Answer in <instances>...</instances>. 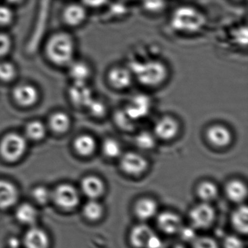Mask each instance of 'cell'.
<instances>
[{
  "instance_id": "41",
  "label": "cell",
  "mask_w": 248,
  "mask_h": 248,
  "mask_svg": "<svg viewBox=\"0 0 248 248\" xmlns=\"http://www.w3.org/2000/svg\"><path fill=\"white\" fill-rule=\"evenodd\" d=\"M109 0H80L87 9H99L107 4Z\"/></svg>"
},
{
  "instance_id": "40",
  "label": "cell",
  "mask_w": 248,
  "mask_h": 248,
  "mask_svg": "<svg viewBox=\"0 0 248 248\" xmlns=\"http://www.w3.org/2000/svg\"><path fill=\"white\" fill-rule=\"evenodd\" d=\"M234 39L237 44L242 46H246L248 44V29L246 26L237 28V30L234 32Z\"/></svg>"
},
{
  "instance_id": "15",
  "label": "cell",
  "mask_w": 248,
  "mask_h": 248,
  "mask_svg": "<svg viewBox=\"0 0 248 248\" xmlns=\"http://www.w3.org/2000/svg\"><path fill=\"white\" fill-rule=\"evenodd\" d=\"M23 243L26 248H49L50 237L45 230L32 226L25 234Z\"/></svg>"
},
{
  "instance_id": "38",
  "label": "cell",
  "mask_w": 248,
  "mask_h": 248,
  "mask_svg": "<svg viewBox=\"0 0 248 248\" xmlns=\"http://www.w3.org/2000/svg\"><path fill=\"white\" fill-rule=\"evenodd\" d=\"M193 248H219L215 239L210 237H200L195 238Z\"/></svg>"
},
{
  "instance_id": "31",
  "label": "cell",
  "mask_w": 248,
  "mask_h": 248,
  "mask_svg": "<svg viewBox=\"0 0 248 248\" xmlns=\"http://www.w3.org/2000/svg\"><path fill=\"white\" fill-rule=\"evenodd\" d=\"M16 13L13 7L6 3H0V29H7L14 24Z\"/></svg>"
},
{
  "instance_id": "17",
  "label": "cell",
  "mask_w": 248,
  "mask_h": 248,
  "mask_svg": "<svg viewBox=\"0 0 248 248\" xmlns=\"http://www.w3.org/2000/svg\"><path fill=\"white\" fill-rule=\"evenodd\" d=\"M155 234L151 227L146 224H138L131 230L130 242L133 248H147Z\"/></svg>"
},
{
  "instance_id": "2",
  "label": "cell",
  "mask_w": 248,
  "mask_h": 248,
  "mask_svg": "<svg viewBox=\"0 0 248 248\" xmlns=\"http://www.w3.org/2000/svg\"><path fill=\"white\" fill-rule=\"evenodd\" d=\"M170 24L173 30L181 33H198L207 24V17L197 7L182 5L172 13Z\"/></svg>"
},
{
  "instance_id": "1",
  "label": "cell",
  "mask_w": 248,
  "mask_h": 248,
  "mask_svg": "<svg viewBox=\"0 0 248 248\" xmlns=\"http://www.w3.org/2000/svg\"><path fill=\"white\" fill-rule=\"evenodd\" d=\"M75 49V40L66 31L54 32L45 44L47 56L58 65H69L74 59Z\"/></svg>"
},
{
  "instance_id": "27",
  "label": "cell",
  "mask_w": 248,
  "mask_h": 248,
  "mask_svg": "<svg viewBox=\"0 0 248 248\" xmlns=\"http://www.w3.org/2000/svg\"><path fill=\"white\" fill-rule=\"evenodd\" d=\"M83 214L86 219L96 222L103 218L104 209L97 200H90L83 207Z\"/></svg>"
},
{
  "instance_id": "29",
  "label": "cell",
  "mask_w": 248,
  "mask_h": 248,
  "mask_svg": "<svg viewBox=\"0 0 248 248\" xmlns=\"http://www.w3.org/2000/svg\"><path fill=\"white\" fill-rule=\"evenodd\" d=\"M102 153L107 158H119L122 155V148L120 143L115 138L108 137L103 140L101 145Z\"/></svg>"
},
{
  "instance_id": "43",
  "label": "cell",
  "mask_w": 248,
  "mask_h": 248,
  "mask_svg": "<svg viewBox=\"0 0 248 248\" xmlns=\"http://www.w3.org/2000/svg\"><path fill=\"white\" fill-rule=\"evenodd\" d=\"M19 244H20V243H19L17 239H10V243H9V246H10V248H18Z\"/></svg>"
},
{
  "instance_id": "16",
  "label": "cell",
  "mask_w": 248,
  "mask_h": 248,
  "mask_svg": "<svg viewBox=\"0 0 248 248\" xmlns=\"http://www.w3.org/2000/svg\"><path fill=\"white\" fill-rule=\"evenodd\" d=\"M13 97L16 103L20 106L29 107L37 102L39 93L36 87L31 84H20L14 89Z\"/></svg>"
},
{
  "instance_id": "30",
  "label": "cell",
  "mask_w": 248,
  "mask_h": 248,
  "mask_svg": "<svg viewBox=\"0 0 248 248\" xmlns=\"http://www.w3.org/2000/svg\"><path fill=\"white\" fill-rule=\"evenodd\" d=\"M25 133L30 140L39 141L45 137L46 127L39 121H32L26 125Z\"/></svg>"
},
{
  "instance_id": "6",
  "label": "cell",
  "mask_w": 248,
  "mask_h": 248,
  "mask_svg": "<svg viewBox=\"0 0 248 248\" xmlns=\"http://www.w3.org/2000/svg\"><path fill=\"white\" fill-rule=\"evenodd\" d=\"M149 161L144 155L136 152L122 153L119 157V167L125 174L131 176H140L149 169Z\"/></svg>"
},
{
  "instance_id": "37",
  "label": "cell",
  "mask_w": 248,
  "mask_h": 248,
  "mask_svg": "<svg viewBox=\"0 0 248 248\" xmlns=\"http://www.w3.org/2000/svg\"><path fill=\"white\" fill-rule=\"evenodd\" d=\"M90 113L95 117L100 118L106 113V106L101 100L93 98L87 105V107Z\"/></svg>"
},
{
  "instance_id": "5",
  "label": "cell",
  "mask_w": 248,
  "mask_h": 248,
  "mask_svg": "<svg viewBox=\"0 0 248 248\" xmlns=\"http://www.w3.org/2000/svg\"><path fill=\"white\" fill-rule=\"evenodd\" d=\"M88 17V9L81 2L71 1L63 7L61 19L63 24L68 29H77L83 26Z\"/></svg>"
},
{
  "instance_id": "44",
  "label": "cell",
  "mask_w": 248,
  "mask_h": 248,
  "mask_svg": "<svg viewBox=\"0 0 248 248\" xmlns=\"http://www.w3.org/2000/svg\"><path fill=\"white\" fill-rule=\"evenodd\" d=\"M231 1H244V0H231Z\"/></svg>"
},
{
  "instance_id": "3",
  "label": "cell",
  "mask_w": 248,
  "mask_h": 248,
  "mask_svg": "<svg viewBox=\"0 0 248 248\" xmlns=\"http://www.w3.org/2000/svg\"><path fill=\"white\" fill-rule=\"evenodd\" d=\"M130 70L138 82L147 87L161 85L168 74L166 65L158 61H135L131 63Z\"/></svg>"
},
{
  "instance_id": "34",
  "label": "cell",
  "mask_w": 248,
  "mask_h": 248,
  "mask_svg": "<svg viewBox=\"0 0 248 248\" xmlns=\"http://www.w3.org/2000/svg\"><path fill=\"white\" fill-rule=\"evenodd\" d=\"M143 8L147 13L157 14L162 13L166 7L165 0H142Z\"/></svg>"
},
{
  "instance_id": "7",
  "label": "cell",
  "mask_w": 248,
  "mask_h": 248,
  "mask_svg": "<svg viewBox=\"0 0 248 248\" xmlns=\"http://www.w3.org/2000/svg\"><path fill=\"white\" fill-rule=\"evenodd\" d=\"M51 198L58 208L66 211L75 209L80 201L78 191L68 184H62L57 186L52 192Z\"/></svg>"
},
{
  "instance_id": "25",
  "label": "cell",
  "mask_w": 248,
  "mask_h": 248,
  "mask_svg": "<svg viewBox=\"0 0 248 248\" xmlns=\"http://www.w3.org/2000/svg\"><path fill=\"white\" fill-rule=\"evenodd\" d=\"M197 193L203 202H210L216 199L219 191L218 186L214 182L205 180L199 184L197 188Z\"/></svg>"
},
{
  "instance_id": "42",
  "label": "cell",
  "mask_w": 248,
  "mask_h": 248,
  "mask_svg": "<svg viewBox=\"0 0 248 248\" xmlns=\"http://www.w3.org/2000/svg\"><path fill=\"white\" fill-rule=\"evenodd\" d=\"M4 3L8 4L9 5L13 6H20L23 4L26 0H4Z\"/></svg>"
},
{
  "instance_id": "39",
  "label": "cell",
  "mask_w": 248,
  "mask_h": 248,
  "mask_svg": "<svg viewBox=\"0 0 248 248\" xmlns=\"http://www.w3.org/2000/svg\"><path fill=\"white\" fill-rule=\"evenodd\" d=\"M223 248H246L244 242L237 236L230 235L224 239Z\"/></svg>"
},
{
  "instance_id": "21",
  "label": "cell",
  "mask_w": 248,
  "mask_h": 248,
  "mask_svg": "<svg viewBox=\"0 0 248 248\" xmlns=\"http://www.w3.org/2000/svg\"><path fill=\"white\" fill-rule=\"evenodd\" d=\"M69 96L74 104L81 107H87L92 99V92L86 83H74L69 90Z\"/></svg>"
},
{
  "instance_id": "35",
  "label": "cell",
  "mask_w": 248,
  "mask_h": 248,
  "mask_svg": "<svg viewBox=\"0 0 248 248\" xmlns=\"http://www.w3.org/2000/svg\"><path fill=\"white\" fill-rule=\"evenodd\" d=\"M13 46V39L7 32L0 31V61L10 53Z\"/></svg>"
},
{
  "instance_id": "22",
  "label": "cell",
  "mask_w": 248,
  "mask_h": 248,
  "mask_svg": "<svg viewBox=\"0 0 248 248\" xmlns=\"http://www.w3.org/2000/svg\"><path fill=\"white\" fill-rule=\"evenodd\" d=\"M97 147L96 139L90 134L78 136L74 141V148L80 155L89 157L94 154Z\"/></svg>"
},
{
  "instance_id": "14",
  "label": "cell",
  "mask_w": 248,
  "mask_h": 248,
  "mask_svg": "<svg viewBox=\"0 0 248 248\" xmlns=\"http://www.w3.org/2000/svg\"><path fill=\"white\" fill-rule=\"evenodd\" d=\"M157 224L159 229L167 234H177L183 228V222L181 217L170 211L160 214L157 217Z\"/></svg>"
},
{
  "instance_id": "13",
  "label": "cell",
  "mask_w": 248,
  "mask_h": 248,
  "mask_svg": "<svg viewBox=\"0 0 248 248\" xmlns=\"http://www.w3.org/2000/svg\"><path fill=\"white\" fill-rule=\"evenodd\" d=\"M81 190L89 199L97 200L103 196L106 190V185L99 176L89 175L82 180Z\"/></svg>"
},
{
  "instance_id": "23",
  "label": "cell",
  "mask_w": 248,
  "mask_h": 248,
  "mask_svg": "<svg viewBox=\"0 0 248 248\" xmlns=\"http://www.w3.org/2000/svg\"><path fill=\"white\" fill-rule=\"evenodd\" d=\"M16 217L20 224L32 227L37 221L38 213L33 205L23 203L16 209Z\"/></svg>"
},
{
  "instance_id": "28",
  "label": "cell",
  "mask_w": 248,
  "mask_h": 248,
  "mask_svg": "<svg viewBox=\"0 0 248 248\" xmlns=\"http://www.w3.org/2000/svg\"><path fill=\"white\" fill-rule=\"evenodd\" d=\"M49 124L54 132L63 134L69 128L71 119L64 112H56L50 118Z\"/></svg>"
},
{
  "instance_id": "36",
  "label": "cell",
  "mask_w": 248,
  "mask_h": 248,
  "mask_svg": "<svg viewBox=\"0 0 248 248\" xmlns=\"http://www.w3.org/2000/svg\"><path fill=\"white\" fill-rule=\"evenodd\" d=\"M50 191L45 186H38L32 191V198L39 205H45L49 202L51 198Z\"/></svg>"
},
{
  "instance_id": "20",
  "label": "cell",
  "mask_w": 248,
  "mask_h": 248,
  "mask_svg": "<svg viewBox=\"0 0 248 248\" xmlns=\"http://www.w3.org/2000/svg\"><path fill=\"white\" fill-rule=\"evenodd\" d=\"M134 211L137 218L141 221H147L157 214L158 205L152 198H141L135 203Z\"/></svg>"
},
{
  "instance_id": "8",
  "label": "cell",
  "mask_w": 248,
  "mask_h": 248,
  "mask_svg": "<svg viewBox=\"0 0 248 248\" xmlns=\"http://www.w3.org/2000/svg\"><path fill=\"white\" fill-rule=\"evenodd\" d=\"M189 218L195 229L206 230L210 228L215 221V209L209 202H202L191 210Z\"/></svg>"
},
{
  "instance_id": "12",
  "label": "cell",
  "mask_w": 248,
  "mask_h": 248,
  "mask_svg": "<svg viewBox=\"0 0 248 248\" xmlns=\"http://www.w3.org/2000/svg\"><path fill=\"white\" fill-rule=\"evenodd\" d=\"M151 109V100L145 95H137L131 99L125 112L132 121L147 116Z\"/></svg>"
},
{
  "instance_id": "11",
  "label": "cell",
  "mask_w": 248,
  "mask_h": 248,
  "mask_svg": "<svg viewBox=\"0 0 248 248\" xmlns=\"http://www.w3.org/2000/svg\"><path fill=\"white\" fill-rule=\"evenodd\" d=\"M108 82L115 90H124L129 88L132 83V76L130 68L115 67L108 73Z\"/></svg>"
},
{
  "instance_id": "24",
  "label": "cell",
  "mask_w": 248,
  "mask_h": 248,
  "mask_svg": "<svg viewBox=\"0 0 248 248\" xmlns=\"http://www.w3.org/2000/svg\"><path fill=\"white\" fill-rule=\"evenodd\" d=\"M231 224L236 231L240 234H247L248 232V210L246 205H240L231 217Z\"/></svg>"
},
{
  "instance_id": "19",
  "label": "cell",
  "mask_w": 248,
  "mask_h": 248,
  "mask_svg": "<svg viewBox=\"0 0 248 248\" xmlns=\"http://www.w3.org/2000/svg\"><path fill=\"white\" fill-rule=\"evenodd\" d=\"M225 192L227 198L231 202L242 203L248 197L247 185L240 179H231L227 182Z\"/></svg>"
},
{
  "instance_id": "9",
  "label": "cell",
  "mask_w": 248,
  "mask_h": 248,
  "mask_svg": "<svg viewBox=\"0 0 248 248\" xmlns=\"http://www.w3.org/2000/svg\"><path fill=\"white\" fill-rule=\"evenodd\" d=\"M180 131V124L173 116H165L160 118L154 125L153 134L157 140L170 141L177 137Z\"/></svg>"
},
{
  "instance_id": "33",
  "label": "cell",
  "mask_w": 248,
  "mask_h": 248,
  "mask_svg": "<svg viewBox=\"0 0 248 248\" xmlns=\"http://www.w3.org/2000/svg\"><path fill=\"white\" fill-rule=\"evenodd\" d=\"M16 76V66L8 61H0V80L4 82L12 81Z\"/></svg>"
},
{
  "instance_id": "26",
  "label": "cell",
  "mask_w": 248,
  "mask_h": 248,
  "mask_svg": "<svg viewBox=\"0 0 248 248\" xmlns=\"http://www.w3.org/2000/svg\"><path fill=\"white\" fill-rule=\"evenodd\" d=\"M69 65V74L74 83H86L91 73L90 67L82 61H72Z\"/></svg>"
},
{
  "instance_id": "32",
  "label": "cell",
  "mask_w": 248,
  "mask_h": 248,
  "mask_svg": "<svg viewBox=\"0 0 248 248\" xmlns=\"http://www.w3.org/2000/svg\"><path fill=\"white\" fill-rule=\"evenodd\" d=\"M157 140L153 133L143 131L135 136V143L141 150H149L155 147Z\"/></svg>"
},
{
  "instance_id": "10",
  "label": "cell",
  "mask_w": 248,
  "mask_h": 248,
  "mask_svg": "<svg viewBox=\"0 0 248 248\" xmlns=\"http://www.w3.org/2000/svg\"><path fill=\"white\" fill-rule=\"evenodd\" d=\"M206 138L213 147L226 148L232 142L233 134L226 125L214 124L207 129Z\"/></svg>"
},
{
  "instance_id": "4",
  "label": "cell",
  "mask_w": 248,
  "mask_h": 248,
  "mask_svg": "<svg viewBox=\"0 0 248 248\" xmlns=\"http://www.w3.org/2000/svg\"><path fill=\"white\" fill-rule=\"evenodd\" d=\"M26 148V140L17 133L6 134L0 141V154L7 161L15 162L21 158Z\"/></svg>"
},
{
  "instance_id": "18",
  "label": "cell",
  "mask_w": 248,
  "mask_h": 248,
  "mask_svg": "<svg viewBox=\"0 0 248 248\" xmlns=\"http://www.w3.org/2000/svg\"><path fill=\"white\" fill-rule=\"evenodd\" d=\"M18 200V191L11 182L0 180V209L11 208Z\"/></svg>"
}]
</instances>
